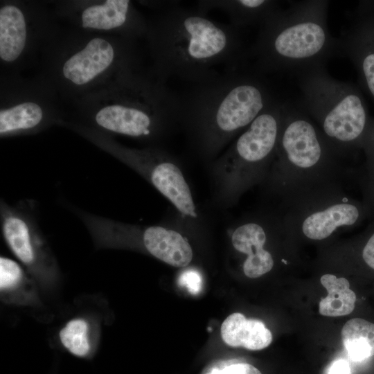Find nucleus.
I'll use <instances>...</instances> for the list:
<instances>
[{"label": "nucleus", "mask_w": 374, "mask_h": 374, "mask_svg": "<svg viewBox=\"0 0 374 374\" xmlns=\"http://www.w3.org/2000/svg\"><path fill=\"white\" fill-rule=\"evenodd\" d=\"M359 256L364 265L374 270V217L363 237Z\"/></svg>", "instance_id": "24"}, {"label": "nucleus", "mask_w": 374, "mask_h": 374, "mask_svg": "<svg viewBox=\"0 0 374 374\" xmlns=\"http://www.w3.org/2000/svg\"><path fill=\"white\" fill-rule=\"evenodd\" d=\"M328 374H350L348 362L342 359L335 361L329 369Z\"/></svg>", "instance_id": "30"}, {"label": "nucleus", "mask_w": 374, "mask_h": 374, "mask_svg": "<svg viewBox=\"0 0 374 374\" xmlns=\"http://www.w3.org/2000/svg\"><path fill=\"white\" fill-rule=\"evenodd\" d=\"M56 18L72 28L138 41L145 38L148 20L128 0H67L55 3Z\"/></svg>", "instance_id": "15"}, {"label": "nucleus", "mask_w": 374, "mask_h": 374, "mask_svg": "<svg viewBox=\"0 0 374 374\" xmlns=\"http://www.w3.org/2000/svg\"><path fill=\"white\" fill-rule=\"evenodd\" d=\"M37 75L72 103L119 74L141 67L136 41L74 28L60 30L39 57Z\"/></svg>", "instance_id": "4"}, {"label": "nucleus", "mask_w": 374, "mask_h": 374, "mask_svg": "<svg viewBox=\"0 0 374 374\" xmlns=\"http://www.w3.org/2000/svg\"><path fill=\"white\" fill-rule=\"evenodd\" d=\"M59 339L62 346L77 357L87 358L91 354L90 324L84 318L69 320L60 330Z\"/></svg>", "instance_id": "22"}, {"label": "nucleus", "mask_w": 374, "mask_h": 374, "mask_svg": "<svg viewBox=\"0 0 374 374\" xmlns=\"http://www.w3.org/2000/svg\"><path fill=\"white\" fill-rule=\"evenodd\" d=\"M66 119L58 107V96L38 76L1 74V139L33 135Z\"/></svg>", "instance_id": "12"}, {"label": "nucleus", "mask_w": 374, "mask_h": 374, "mask_svg": "<svg viewBox=\"0 0 374 374\" xmlns=\"http://www.w3.org/2000/svg\"><path fill=\"white\" fill-rule=\"evenodd\" d=\"M221 336L224 343L232 347L259 350L272 341V335L260 320L247 319L241 313L230 314L222 323Z\"/></svg>", "instance_id": "18"}, {"label": "nucleus", "mask_w": 374, "mask_h": 374, "mask_svg": "<svg viewBox=\"0 0 374 374\" xmlns=\"http://www.w3.org/2000/svg\"><path fill=\"white\" fill-rule=\"evenodd\" d=\"M366 160L364 177L374 179V123H371L362 147Z\"/></svg>", "instance_id": "25"}, {"label": "nucleus", "mask_w": 374, "mask_h": 374, "mask_svg": "<svg viewBox=\"0 0 374 374\" xmlns=\"http://www.w3.org/2000/svg\"><path fill=\"white\" fill-rule=\"evenodd\" d=\"M33 278L25 267L16 260L0 257V290L1 298L18 301L19 293L24 286L30 284Z\"/></svg>", "instance_id": "23"}, {"label": "nucleus", "mask_w": 374, "mask_h": 374, "mask_svg": "<svg viewBox=\"0 0 374 374\" xmlns=\"http://www.w3.org/2000/svg\"><path fill=\"white\" fill-rule=\"evenodd\" d=\"M64 127L127 166L161 193L176 209L188 226H202V219L180 162L159 145L134 148L114 137L66 121Z\"/></svg>", "instance_id": "9"}, {"label": "nucleus", "mask_w": 374, "mask_h": 374, "mask_svg": "<svg viewBox=\"0 0 374 374\" xmlns=\"http://www.w3.org/2000/svg\"><path fill=\"white\" fill-rule=\"evenodd\" d=\"M68 120L107 135L158 145L179 126L181 98L150 69L125 71L73 103Z\"/></svg>", "instance_id": "2"}, {"label": "nucleus", "mask_w": 374, "mask_h": 374, "mask_svg": "<svg viewBox=\"0 0 374 374\" xmlns=\"http://www.w3.org/2000/svg\"><path fill=\"white\" fill-rule=\"evenodd\" d=\"M180 98L179 127L208 163L276 100L258 73L238 69L192 84Z\"/></svg>", "instance_id": "3"}, {"label": "nucleus", "mask_w": 374, "mask_h": 374, "mask_svg": "<svg viewBox=\"0 0 374 374\" xmlns=\"http://www.w3.org/2000/svg\"><path fill=\"white\" fill-rule=\"evenodd\" d=\"M74 213L82 221L98 248L139 247L169 265L184 238V223L141 225L93 214L79 208Z\"/></svg>", "instance_id": "14"}, {"label": "nucleus", "mask_w": 374, "mask_h": 374, "mask_svg": "<svg viewBox=\"0 0 374 374\" xmlns=\"http://www.w3.org/2000/svg\"><path fill=\"white\" fill-rule=\"evenodd\" d=\"M231 226L228 231L231 244L245 256L242 264L244 274L257 278L270 272L276 260L267 244L287 228L281 214L268 206L245 214Z\"/></svg>", "instance_id": "16"}, {"label": "nucleus", "mask_w": 374, "mask_h": 374, "mask_svg": "<svg viewBox=\"0 0 374 374\" xmlns=\"http://www.w3.org/2000/svg\"><path fill=\"white\" fill-rule=\"evenodd\" d=\"M321 284L328 295L319 305V312L323 316L340 317L350 314L355 305V293L350 289L349 281L344 277L332 274H324L320 278Z\"/></svg>", "instance_id": "19"}, {"label": "nucleus", "mask_w": 374, "mask_h": 374, "mask_svg": "<svg viewBox=\"0 0 374 374\" xmlns=\"http://www.w3.org/2000/svg\"><path fill=\"white\" fill-rule=\"evenodd\" d=\"M239 30L197 8L179 5L157 12L144 38L149 69L165 82L178 78L191 84L215 78L223 73L219 69H238L247 57Z\"/></svg>", "instance_id": "1"}, {"label": "nucleus", "mask_w": 374, "mask_h": 374, "mask_svg": "<svg viewBox=\"0 0 374 374\" xmlns=\"http://www.w3.org/2000/svg\"><path fill=\"white\" fill-rule=\"evenodd\" d=\"M208 374H262L255 366L247 363H235L221 369H214Z\"/></svg>", "instance_id": "26"}, {"label": "nucleus", "mask_w": 374, "mask_h": 374, "mask_svg": "<svg viewBox=\"0 0 374 374\" xmlns=\"http://www.w3.org/2000/svg\"><path fill=\"white\" fill-rule=\"evenodd\" d=\"M364 31L353 30L341 41V49L357 65L364 82L374 97V38Z\"/></svg>", "instance_id": "20"}, {"label": "nucleus", "mask_w": 374, "mask_h": 374, "mask_svg": "<svg viewBox=\"0 0 374 374\" xmlns=\"http://www.w3.org/2000/svg\"><path fill=\"white\" fill-rule=\"evenodd\" d=\"M271 207L281 214L294 238L312 242L326 240L371 217L363 201L348 195L343 183L315 188Z\"/></svg>", "instance_id": "10"}, {"label": "nucleus", "mask_w": 374, "mask_h": 374, "mask_svg": "<svg viewBox=\"0 0 374 374\" xmlns=\"http://www.w3.org/2000/svg\"><path fill=\"white\" fill-rule=\"evenodd\" d=\"M196 8L207 14L212 10L225 12L230 24L240 29L260 26L280 7L278 1L270 0H201Z\"/></svg>", "instance_id": "17"}, {"label": "nucleus", "mask_w": 374, "mask_h": 374, "mask_svg": "<svg viewBox=\"0 0 374 374\" xmlns=\"http://www.w3.org/2000/svg\"><path fill=\"white\" fill-rule=\"evenodd\" d=\"M363 202L369 210L371 217H374V179L363 176L360 180Z\"/></svg>", "instance_id": "27"}, {"label": "nucleus", "mask_w": 374, "mask_h": 374, "mask_svg": "<svg viewBox=\"0 0 374 374\" xmlns=\"http://www.w3.org/2000/svg\"><path fill=\"white\" fill-rule=\"evenodd\" d=\"M35 201L0 202L1 230L8 249L32 277L52 281L60 273L57 262L38 222Z\"/></svg>", "instance_id": "13"}, {"label": "nucleus", "mask_w": 374, "mask_h": 374, "mask_svg": "<svg viewBox=\"0 0 374 374\" xmlns=\"http://www.w3.org/2000/svg\"><path fill=\"white\" fill-rule=\"evenodd\" d=\"M179 282L193 293L198 292L201 288L202 278L195 270H186L180 276Z\"/></svg>", "instance_id": "28"}, {"label": "nucleus", "mask_w": 374, "mask_h": 374, "mask_svg": "<svg viewBox=\"0 0 374 374\" xmlns=\"http://www.w3.org/2000/svg\"><path fill=\"white\" fill-rule=\"evenodd\" d=\"M53 10L36 1L6 0L0 3L1 74H19L39 58L60 30Z\"/></svg>", "instance_id": "11"}, {"label": "nucleus", "mask_w": 374, "mask_h": 374, "mask_svg": "<svg viewBox=\"0 0 374 374\" xmlns=\"http://www.w3.org/2000/svg\"><path fill=\"white\" fill-rule=\"evenodd\" d=\"M341 338L352 360L360 362L374 355V323L360 318L351 319L343 326Z\"/></svg>", "instance_id": "21"}, {"label": "nucleus", "mask_w": 374, "mask_h": 374, "mask_svg": "<svg viewBox=\"0 0 374 374\" xmlns=\"http://www.w3.org/2000/svg\"><path fill=\"white\" fill-rule=\"evenodd\" d=\"M326 1L294 2L279 8L260 25L256 42L247 51L256 73L292 72L299 75L324 68L341 49L330 33Z\"/></svg>", "instance_id": "5"}, {"label": "nucleus", "mask_w": 374, "mask_h": 374, "mask_svg": "<svg viewBox=\"0 0 374 374\" xmlns=\"http://www.w3.org/2000/svg\"><path fill=\"white\" fill-rule=\"evenodd\" d=\"M141 4L157 12L163 11L180 5L179 1H141Z\"/></svg>", "instance_id": "29"}, {"label": "nucleus", "mask_w": 374, "mask_h": 374, "mask_svg": "<svg viewBox=\"0 0 374 374\" xmlns=\"http://www.w3.org/2000/svg\"><path fill=\"white\" fill-rule=\"evenodd\" d=\"M301 107L341 159L362 148L371 123L353 87L331 77L325 68L299 75Z\"/></svg>", "instance_id": "8"}, {"label": "nucleus", "mask_w": 374, "mask_h": 374, "mask_svg": "<svg viewBox=\"0 0 374 374\" xmlns=\"http://www.w3.org/2000/svg\"><path fill=\"white\" fill-rule=\"evenodd\" d=\"M283 104L274 100L215 159L208 169L214 203L223 208L264 182L274 160Z\"/></svg>", "instance_id": "7"}, {"label": "nucleus", "mask_w": 374, "mask_h": 374, "mask_svg": "<svg viewBox=\"0 0 374 374\" xmlns=\"http://www.w3.org/2000/svg\"><path fill=\"white\" fill-rule=\"evenodd\" d=\"M347 171L304 109L283 104L275 156L260 186L272 206L319 186L343 183Z\"/></svg>", "instance_id": "6"}]
</instances>
